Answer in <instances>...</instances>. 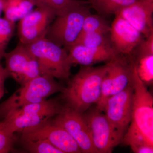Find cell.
I'll list each match as a JSON object with an SVG mask.
<instances>
[{
	"mask_svg": "<svg viewBox=\"0 0 153 153\" xmlns=\"http://www.w3.org/2000/svg\"><path fill=\"white\" fill-rule=\"evenodd\" d=\"M110 33L112 47L118 55H131L143 39L141 33L117 14L111 26Z\"/></svg>",
	"mask_w": 153,
	"mask_h": 153,
	"instance_id": "5bb4252c",
	"label": "cell"
},
{
	"mask_svg": "<svg viewBox=\"0 0 153 153\" xmlns=\"http://www.w3.org/2000/svg\"><path fill=\"white\" fill-rule=\"evenodd\" d=\"M64 88L55 78L40 75L21 85L9 98L0 103V118L9 113L27 105L37 103L49 97L63 91Z\"/></svg>",
	"mask_w": 153,
	"mask_h": 153,
	"instance_id": "277c9868",
	"label": "cell"
},
{
	"mask_svg": "<svg viewBox=\"0 0 153 153\" xmlns=\"http://www.w3.org/2000/svg\"><path fill=\"white\" fill-rule=\"evenodd\" d=\"M25 148L32 153H63L49 142L44 140L22 141Z\"/></svg>",
	"mask_w": 153,
	"mask_h": 153,
	"instance_id": "603a6c76",
	"label": "cell"
},
{
	"mask_svg": "<svg viewBox=\"0 0 153 153\" xmlns=\"http://www.w3.org/2000/svg\"><path fill=\"white\" fill-rule=\"evenodd\" d=\"M68 52V61L71 66L79 64L91 66L99 62H109L119 55L110 45L89 47L75 44L69 49Z\"/></svg>",
	"mask_w": 153,
	"mask_h": 153,
	"instance_id": "2e32d148",
	"label": "cell"
},
{
	"mask_svg": "<svg viewBox=\"0 0 153 153\" xmlns=\"http://www.w3.org/2000/svg\"><path fill=\"white\" fill-rule=\"evenodd\" d=\"M6 0H0V16L3 11Z\"/></svg>",
	"mask_w": 153,
	"mask_h": 153,
	"instance_id": "83f0119b",
	"label": "cell"
},
{
	"mask_svg": "<svg viewBox=\"0 0 153 153\" xmlns=\"http://www.w3.org/2000/svg\"><path fill=\"white\" fill-rule=\"evenodd\" d=\"M83 114L97 153H111L114 148L122 141V138L105 115L97 108H89Z\"/></svg>",
	"mask_w": 153,
	"mask_h": 153,
	"instance_id": "ba28073f",
	"label": "cell"
},
{
	"mask_svg": "<svg viewBox=\"0 0 153 153\" xmlns=\"http://www.w3.org/2000/svg\"><path fill=\"white\" fill-rule=\"evenodd\" d=\"M153 0H142L118 11L117 14L125 19L145 37L153 32Z\"/></svg>",
	"mask_w": 153,
	"mask_h": 153,
	"instance_id": "9a60e30c",
	"label": "cell"
},
{
	"mask_svg": "<svg viewBox=\"0 0 153 153\" xmlns=\"http://www.w3.org/2000/svg\"><path fill=\"white\" fill-rule=\"evenodd\" d=\"M4 58L10 77L21 85L41 75L38 62L26 45L19 43Z\"/></svg>",
	"mask_w": 153,
	"mask_h": 153,
	"instance_id": "9c48e42d",
	"label": "cell"
},
{
	"mask_svg": "<svg viewBox=\"0 0 153 153\" xmlns=\"http://www.w3.org/2000/svg\"><path fill=\"white\" fill-rule=\"evenodd\" d=\"M131 82L133 88L131 119L122 140L134 153H153V98L141 80L134 62Z\"/></svg>",
	"mask_w": 153,
	"mask_h": 153,
	"instance_id": "6da1fadb",
	"label": "cell"
},
{
	"mask_svg": "<svg viewBox=\"0 0 153 153\" xmlns=\"http://www.w3.org/2000/svg\"><path fill=\"white\" fill-rule=\"evenodd\" d=\"M63 105L55 99L24 105L9 113L2 119L9 131L15 134L37 125L58 114Z\"/></svg>",
	"mask_w": 153,
	"mask_h": 153,
	"instance_id": "8992f818",
	"label": "cell"
},
{
	"mask_svg": "<svg viewBox=\"0 0 153 153\" xmlns=\"http://www.w3.org/2000/svg\"><path fill=\"white\" fill-rule=\"evenodd\" d=\"M26 46L36 58L41 75L60 79H67L70 76L71 65L66 49L46 37Z\"/></svg>",
	"mask_w": 153,
	"mask_h": 153,
	"instance_id": "5b68a950",
	"label": "cell"
},
{
	"mask_svg": "<svg viewBox=\"0 0 153 153\" xmlns=\"http://www.w3.org/2000/svg\"><path fill=\"white\" fill-rule=\"evenodd\" d=\"M85 3L79 1L57 14L45 37L68 52L81 33L85 17L91 13Z\"/></svg>",
	"mask_w": 153,
	"mask_h": 153,
	"instance_id": "3957f363",
	"label": "cell"
},
{
	"mask_svg": "<svg viewBox=\"0 0 153 153\" xmlns=\"http://www.w3.org/2000/svg\"><path fill=\"white\" fill-rule=\"evenodd\" d=\"M105 35L106 34L104 33L99 32L82 33L79 35L74 45L79 44L89 47L108 46L109 45Z\"/></svg>",
	"mask_w": 153,
	"mask_h": 153,
	"instance_id": "44dd1931",
	"label": "cell"
},
{
	"mask_svg": "<svg viewBox=\"0 0 153 153\" xmlns=\"http://www.w3.org/2000/svg\"><path fill=\"white\" fill-rule=\"evenodd\" d=\"M36 6L35 0H6L3 9L4 18L16 22L27 16Z\"/></svg>",
	"mask_w": 153,
	"mask_h": 153,
	"instance_id": "e0dca14e",
	"label": "cell"
},
{
	"mask_svg": "<svg viewBox=\"0 0 153 153\" xmlns=\"http://www.w3.org/2000/svg\"><path fill=\"white\" fill-rule=\"evenodd\" d=\"M9 77L10 76L6 68L3 67L0 63V100L2 98L5 93V82Z\"/></svg>",
	"mask_w": 153,
	"mask_h": 153,
	"instance_id": "4316f807",
	"label": "cell"
},
{
	"mask_svg": "<svg viewBox=\"0 0 153 153\" xmlns=\"http://www.w3.org/2000/svg\"><path fill=\"white\" fill-rule=\"evenodd\" d=\"M133 91L131 82L122 91L108 99L102 111L122 138L131 121Z\"/></svg>",
	"mask_w": 153,
	"mask_h": 153,
	"instance_id": "30bf717a",
	"label": "cell"
},
{
	"mask_svg": "<svg viewBox=\"0 0 153 153\" xmlns=\"http://www.w3.org/2000/svg\"><path fill=\"white\" fill-rule=\"evenodd\" d=\"M37 6H44L51 9L56 15L78 1V0H35Z\"/></svg>",
	"mask_w": 153,
	"mask_h": 153,
	"instance_id": "d4e9b609",
	"label": "cell"
},
{
	"mask_svg": "<svg viewBox=\"0 0 153 153\" xmlns=\"http://www.w3.org/2000/svg\"><path fill=\"white\" fill-rule=\"evenodd\" d=\"M108 69L107 63L98 67H82L64 88L62 98L65 105L84 113L97 103L101 94L102 80Z\"/></svg>",
	"mask_w": 153,
	"mask_h": 153,
	"instance_id": "7a4b0ae2",
	"label": "cell"
},
{
	"mask_svg": "<svg viewBox=\"0 0 153 153\" xmlns=\"http://www.w3.org/2000/svg\"><path fill=\"white\" fill-rule=\"evenodd\" d=\"M52 120L70 134L82 153H97L83 113L64 105L60 112Z\"/></svg>",
	"mask_w": 153,
	"mask_h": 153,
	"instance_id": "4fadbf2b",
	"label": "cell"
},
{
	"mask_svg": "<svg viewBox=\"0 0 153 153\" xmlns=\"http://www.w3.org/2000/svg\"><path fill=\"white\" fill-rule=\"evenodd\" d=\"M24 141L46 140L63 153H82L75 140L63 128L57 125L51 118L37 125L25 129L22 132Z\"/></svg>",
	"mask_w": 153,
	"mask_h": 153,
	"instance_id": "52a82bcc",
	"label": "cell"
},
{
	"mask_svg": "<svg viewBox=\"0 0 153 153\" xmlns=\"http://www.w3.org/2000/svg\"><path fill=\"white\" fill-rule=\"evenodd\" d=\"M142 0H97L92 6L99 13L114 14L120 9Z\"/></svg>",
	"mask_w": 153,
	"mask_h": 153,
	"instance_id": "d6986e66",
	"label": "cell"
},
{
	"mask_svg": "<svg viewBox=\"0 0 153 153\" xmlns=\"http://www.w3.org/2000/svg\"><path fill=\"white\" fill-rule=\"evenodd\" d=\"M90 1L91 2V3L92 4H94V3H95V2H96L97 0H90Z\"/></svg>",
	"mask_w": 153,
	"mask_h": 153,
	"instance_id": "f1b7e54d",
	"label": "cell"
},
{
	"mask_svg": "<svg viewBox=\"0 0 153 153\" xmlns=\"http://www.w3.org/2000/svg\"><path fill=\"white\" fill-rule=\"evenodd\" d=\"M138 55H153V32L136 47Z\"/></svg>",
	"mask_w": 153,
	"mask_h": 153,
	"instance_id": "484cf974",
	"label": "cell"
},
{
	"mask_svg": "<svg viewBox=\"0 0 153 153\" xmlns=\"http://www.w3.org/2000/svg\"><path fill=\"white\" fill-rule=\"evenodd\" d=\"M107 71L102 80L101 94L96 108L102 111L105 102L123 90L131 83L133 62L128 65L118 55L108 62Z\"/></svg>",
	"mask_w": 153,
	"mask_h": 153,
	"instance_id": "8fae6325",
	"label": "cell"
},
{
	"mask_svg": "<svg viewBox=\"0 0 153 153\" xmlns=\"http://www.w3.org/2000/svg\"><path fill=\"white\" fill-rule=\"evenodd\" d=\"M111 26L106 21L98 15L90 13L84 19L81 33L99 32L106 34L110 33Z\"/></svg>",
	"mask_w": 153,
	"mask_h": 153,
	"instance_id": "ffe728a7",
	"label": "cell"
},
{
	"mask_svg": "<svg viewBox=\"0 0 153 153\" xmlns=\"http://www.w3.org/2000/svg\"><path fill=\"white\" fill-rule=\"evenodd\" d=\"M56 16L54 11L47 7L36 6V9L19 20L17 27L19 43L28 45L46 37Z\"/></svg>",
	"mask_w": 153,
	"mask_h": 153,
	"instance_id": "7c38bea8",
	"label": "cell"
},
{
	"mask_svg": "<svg viewBox=\"0 0 153 153\" xmlns=\"http://www.w3.org/2000/svg\"><path fill=\"white\" fill-rule=\"evenodd\" d=\"M15 29V22L0 17V60L4 56L6 48L13 35Z\"/></svg>",
	"mask_w": 153,
	"mask_h": 153,
	"instance_id": "7402d4cb",
	"label": "cell"
},
{
	"mask_svg": "<svg viewBox=\"0 0 153 153\" xmlns=\"http://www.w3.org/2000/svg\"><path fill=\"white\" fill-rule=\"evenodd\" d=\"M16 140L15 134L9 131L2 120L0 121V153L10 152Z\"/></svg>",
	"mask_w": 153,
	"mask_h": 153,
	"instance_id": "cb8c5ba5",
	"label": "cell"
},
{
	"mask_svg": "<svg viewBox=\"0 0 153 153\" xmlns=\"http://www.w3.org/2000/svg\"><path fill=\"white\" fill-rule=\"evenodd\" d=\"M138 75L146 85L152 83L153 55H138L134 62Z\"/></svg>",
	"mask_w": 153,
	"mask_h": 153,
	"instance_id": "ac0fdd59",
	"label": "cell"
}]
</instances>
